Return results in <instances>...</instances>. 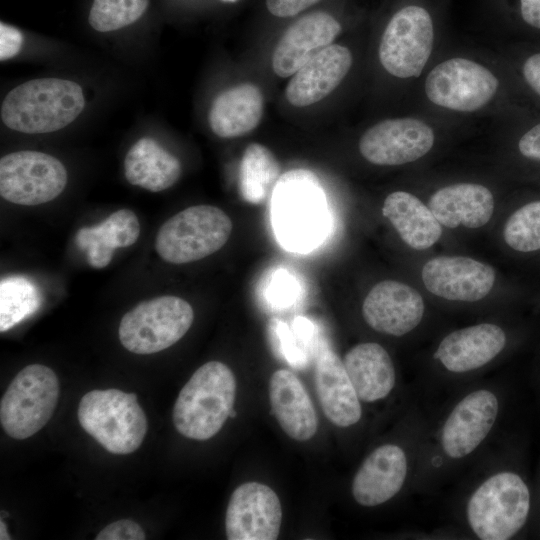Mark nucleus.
I'll return each mask as SVG.
<instances>
[{
    "label": "nucleus",
    "mask_w": 540,
    "mask_h": 540,
    "mask_svg": "<svg viewBox=\"0 0 540 540\" xmlns=\"http://www.w3.org/2000/svg\"><path fill=\"white\" fill-rule=\"evenodd\" d=\"M518 147L523 156L540 160V123L520 138Z\"/></svg>",
    "instance_id": "nucleus-36"
},
{
    "label": "nucleus",
    "mask_w": 540,
    "mask_h": 540,
    "mask_svg": "<svg viewBox=\"0 0 540 540\" xmlns=\"http://www.w3.org/2000/svg\"><path fill=\"white\" fill-rule=\"evenodd\" d=\"M382 214L411 248L424 250L434 245L442 234L441 225L430 210L416 196L395 191L389 194Z\"/></svg>",
    "instance_id": "nucleus-27"
},
{
    "label": "nucleus",
    "mask_w": 540,
    "mask_h": 540,
    "mask_svg": "<svg viewBox=\"0 0 540 540\" xmlns=\"http://www.w3.org/2000/svg\"><path fill=\"white\" fill-rule=\"evenodd\" d=\"M523 74L528 85L540 95V53L530 56L525 61Z\"/></svg>",
    "instance_id": "nucleus-37"
},
{
    "label": "nucleus",
    "mask_w": 540,
    "mask_h": 540,
    "mask_svg": "<svg viewBox=\"0 0 540 540\" xmlns=\"http://www.w3.org/2000/svg\"><path fill=\"white\" fill-rule=\"evenodd\" d=\"M236 378L226 364L200 366L179 392L172 419L177 431L190 439L208 440L230 417L236 397Z\"/></svg>",
    "instance_id": "nucleus-2"
},
{
    "label": "nucleus",
    "mask_w": 540,
    "mask_h": 540,
    "mask_svg": "<svg viewBox=\"0 0 540 540\" xmlns=\"http://www.w3.org/2000/svg\"><path fill=\"white\" fill-rule=\"evenodd\" d=\"M276 231L294 248L307 247L325 226V199L316 175L305 169L282 174L272 194Z\"/></svg>",
    "instance_id": "nucleus-5"
},
{
    "label": "nucleus",
    "mask_w": 540,
    "mask_h": 540,
    "mask_svg": "<svg viewBox=\"0 0 540 540\" xmlns=\"http://www.w3.org/2000/svg\"><path fill=\"white\" fill-rule=\"evenodd\" d=\"M365 322L375 331L403 336L415 329L424 315V301L407 284L384 280L372 287L362 305Z\"/></svg>",
    "instance_id": "nucleus-16"
},
{
    "label": "nucleus",
    "mask_w": 540,
    "mask_h": 540,
    "mask_svg": "<svg viewBox=\"0 0 540 540\" xmlns=\"http://www.w3.org/2000/svg\"><path fill=\"white\" fill-rule=\"evenodd\" d=\"M433 24L429 13L416 5L397 11L379 45L384 69L398 78L418 77L432 51Z\"/></svg>",
    "instance_id": "nucleus-10"
},
{
    "label": "nucleus",
    "mask_w": 540,
    "mask_h": 540,
    "mask_svg": "<svg viewBox=\"0 0 540 540\" xmlns=\"http://www.w3.org/2000/svg\"><path fill=\"white\" fill-rule=\"evenodd\" d=\"M409 472L407 451L395 443L375 448L362 462L351 486L354 500L374 507L395 497L405 485Z\"/></svg>",
    "instance_id": "nucleus-17"
},
{
    "label": "nucleus",
    "mask_w": 540,
    "mask_h": 540,
    "mask_svg": "<svg viewBox=\"0 0 540 540\" xmlns=\"http://www.w3.org/2000/svg\"><path fill=\"white\" fill-rule=\"evenodd\" d=\"M149 0H93L89 24L99 32H110L136 22Z\"/></svg>",
    "instance_id": "nucleus-32"
},
{
    "label": "nucleus",
    "mask_w": 540,
    "mask_h": 540,
    "mask_svg": "<svg viewBox=\"0 0 540 540\" xmlns=\"http://www.w3.org/2000/svg\"><path fill=\"white\" fill-rule=\"evenodd\" d=\"M351 65L348 48L338 44L327 46L293 74L285 91L287 100L297 107L322 100L341 83Z\"/></svg>",
    "instance_id": "nucleus-21"
},
{
    "label": "nucleus",
    "mask_w": 540,
    "mask_h": 540,
    "mask_svg": "<svg viewBox=\"0 0 540 540\" xmlns=\"http://www.w3.org/2000/svg\"><path fill=\"white\" fill-rule=\"evenodd\" d=\"M181 172L180 161L152 138L139 139L124 160L127 181L151 192L170 188L178 181Z\"/></svg>",
    "instance_id": "nucleus-28"
},
{
    "label": "nucleus",
    "mask_w": 540,
    "mask_h": 540,
    "mask_svg": "<svg viewBox=\"0 0 540 540\" xmlns=\"http://www.w3.org/2000/svg\"><path fill=\"white\" fill-rule=\"evenodd\" d=\"M269 400L272 413L291 439L307 441L316 434L318 418L314 405L294 373L279 369L271 375Z\"/></svg>",
    "instance_id": "nucleus-22"
},
{
    "label": "nucleus",
    "mask_w": 540,
    "mask_h": 540,
    "mask_svg": "<svg viewBox=\"0 0 540 540\" xmlns=\"http://www.w3.org/2000/svg\"><path fill=\"white\" fill-rule=\"evenodd\" d=\"M280 176V164L270 149L260 143H251L245 148L239 173L244 201L254 205L267 201Z\"/></svg>",
    "instance_id": "nucleus-29"
},
{
    "label": "nucleus",
    "mask_w": 540,
    "mask_h": 540,
    "mask_svg": "<svg viewBox=\"0 0 540 540\" xmlns=\"http://www.w3.org/2000/svg\"><path fill=\"white\" fill-rule=\"evenodd\" d=\"M85 99L75 82L59 78L30 80L12 89L1 106V119L8 128L28 134L49 133L73 122Z\"/></svg>",
    "instance_id": "nucleus-1"
},
{
    "label": "nucleus",
    "mask_w": 540,
    "mask_h": 540,
    "mask_svg": "<svg viewBox=\"0 0 540 540\" xmlns=\"http://www.w3.org/2000/svg\"><path fill=\"white\" fill-rule=\"evenodd\" d=\"M434 143V132L414 118L386 119L370 127L359 141V151L376 165H402L428 153Z\"/></svg>",
    "instance_id": "nucleus-14"
},
{
    "label": "nucleus",
    "mask_w": 540,
    "mask_h": 540,
    "mask_svg": "<svg viewBox=\"0 0 540 540\" xmlns=\"http://www.w3.org/2000/svg\"><path fill=\"white\" fill-rule=\"evenodd\" d=\"M506 345L501 327L481 323L455 330L439 343L433 358L449 373L466 374L495 359Z\"/></svg>",
    "instance_id": "nucleus-18"
},
{
    "label": "nucleus",
    "mask_w": 540,
    "mask_h": 540,
    "mask_svg": "<svg viewBox=\"0 0 540 540\" xmlns=\"http://www.w3.org/2000/svg\"><path fill=\"white\" fill-rule=\"evenodd\" d=\"M232 228L230 217L220 208L207 204L190 206L161 225L155 249L171 264L198 261L220 250Z\"/></svg>",
    "instance_id": "nucleus-6"
},
{
    "label": "nucleus",
    "mask_w": 540,
    "mask_h": 540,
    "mask_svg": "<svg viewBox=\"0 0 540 540\" xmlns=\"http://www.w3.org/2000/svg\"><path fill=\"white\" fill-rule=\"evenodd\" d=\"M498 80L486 67L468 59L452 58L436 65L425 81L428 99L441 107L472 112L496 94Z\"/></svg>",
    "instance_id": "nucleus-12"
},
{
    "label": "nucleus",
    "mask_w": 540,
    "mask_h": 540,
    "mask_svg": "<svg viewBox=\"0 0 540 540\" xmlns=\"http://www.w3.org/2000/svg\"><path fill=\"white\" fill-rule=\"evenodd\" d=\"M422 280L429 292L452 301L475 302L491 291L494 269L462 256L435 257L423 266Z\"/></svg>",
    "instance_id": "nucleus-15"
},
{
    "label": "nucleus",
    "mask_w": 540,
    "mask_h": 540,
    "mask_svg": "<svg viewBox=\"0 0 540 540\" xmlns=\"http://www.w3.org/2000/svg\"><path fill=\"white\" fill-rule=\"evenodd\" d=\"M145 538L141 526L129 519L112 522L95 537L96 540H144Z\"/></svg>",
    "instance_id": "nucleus-33"
},
{
    "label": "nucleus",
    "mask_w": 540,
    "mask_h": 540,
    "mask_svg": "<svg viewBox=\"0 0 540 540\" xmlns=\"http://www.w3.org/2000/svg\"><path fill=\"white\" fill-rule=\"evenodd\" d=\"M235 415H236V412H235L234 410H232L231 413H230V417H231V418H234Z\"/></svg>",
    "instance_id": "nucleus-40"
},
{
    "label": "nucleus",
    "mask_w": 540,
    "mask_h": 540,
    "mask_svg": "<svg viewBox=\"0 0 540 540\" xmlns=\"http://www.w3.org/2000/svg\"><path fill=\"white\" fill-rule=\"evenodd\" d=\"M314 382L322 411L332 424L347 428L360 421L361 401L343 361L326 345L317 355Z\"/></svg>",
    "instance_id": "nucleus-20"
},
{
    "label": "nucleus",
    "mask_w": 540,
    "mask_h": 540,
    "mask_svg": "<svg viewBox=\"0 0 540 540\" xmlns=\"http://www.w3.org/2000/svg\"><path fill=\"white\" fill-rule=\"evenodd\" d=\"M520 2L524 21L540 29V0H520Z\"/></svg>",
    "instance_id": "nucleus-38"
},
{
    "label": "nucleus",
    "mask_w": 540,
    "mask_h": 540,
    "mask_svg": "<svg viewBox=\"0 0 540 540\" xmlns=\"http://www.w3.org/2000/svg\"><path fill=\"white\" fill-rule=\"evenodd\" d=\"M21 32L4 22L0 23V60H8L16 56L22 46Z\"/></svg>",
    "instance_id": "nucleus-34"
},
{
    "label": "nucleus",
    "mask_w": 540,
    "mask_h": 540,
    "mask_svg": "<svg viewBox=\"0 0 540 540\" xmlns=\"http://www.w3.org/2000/svg\"><path fill=\"white\" fill-rule=\"evenodd\" d=\"M0 331L12 328L32 314L40 300L36 287L23 277H9L0 287Z\"/></svg>",
    "instance_id": "nucleus-30"
},
{
    "label": "nucleus",
    "mask_w": 540,
    "mask_h": 540,
    "mask_svg": "<svg viewBox=\"0 0 540 540\" xmlns=\"http://www.w3.org/2000/svg\"><path fill=\"white\" fill-rule=\"evenodd\" d=\"M281 523V503L269 486L246 482L231 494L225 517L227 539L275 540Z\"/></svg>",
    "instance_id": "nucleus-13"
},
{
    "label": "nucleus",
    "mask_w": 540,
    "mask_h": 540,
    "mask_svg": "<svg viewBox=\"0 0 540 540\" xmlns=\"http://www.w3.org/2000/svg\"><path fill=\"white\" fill-rule=\"evenodd\" d=\"M139 234L136 214L129 209H120L98 225L80 228L75 241L87 252L90 266L101 269L110 263L117 248L133 245Z\"/></svg>",
    "instance_id": "nucleus-26"
},
{
    "label": "nucleus",
    "mask_w": 540,
    "mask_h": 540,
    "mask_svg": "<svg viewBox=\"0 0 540 540\" xmlns=\"http://www.w3.org/2000/svg\"><path fill=\"white\" fill-rule=\"evenodd\" d=\"M320 0H266L268 11L277 17H291Z\"/></svg>",
    "instance_id": "nucleus-35"
},
{
    "label": "nucleus",
    "mask_w": 540,
    "mask_h": 540,
    "mask_svg": "<svg viewBox=\"0 0 540 540\" xmlns=\"http://www.w3.org/2000/svg\"><path fill=\"white\" fill-rule=\"evenodd\" d=\"M194 320L186 300L165 295L137 304L121 319L118 336L128 351L147 355L165 350L178 342Z\"/></svg>",
    "instance_id": "nucleus-8"
},
{
    "label": "nucleus",
    "mask_w": 540,
    "mask_h": 540,
    "mask_svg": "<svg viewBox=\"0 0 540 540\" xmlns=\"http://www.w3.org/2000/svg\"><path fill=\"white\" fill-rule=\"evenodd\" d=\"M503 237L516 251L540 250V201L530 202L511 214L505 223Z\"/></svg>",
    "instance_id": "nucleus-31"
},
{
    "label": "nucleus",
    "mask_w": 540,
    "mask_h": 540,
    "mask_svg": "<svg viewBox=\"0 0 540 540\" xmlns=\"http://www.w3.org/2000/svg\"><path fill=\"white\" fill-rule=\"evenodd\" d=\"M339 22L322 11L309 13L295 21L278 41L272 68L280 77L293 75L308 60L331 45L340 33Z\"/></svg>",
    "instance_id": "nucleus-19"
},
{
    "label": "nucleus",
    "mask_w": 540,
    "mask_h": 540,
    "mask_svg": "<svg viewBox=\"0 0 540 540\" xmlns=\"http://www.w3.org/2000/svg\"><path fill=\"white\" fill-rule=\"evenodd\" d=\"M343 364L360 401L385 399L396 385V371L389 353L380 344L364 342L353 346Z\"/></svg>",
    "instance_id": "nucleus-23"
},
{
    "label": "nucleus",
    "mask_w": 540,
    "mask_h": 540,
    "mask_svg": "<svg viewBox=\"0 0 540 540\" xmlns=\"http://www.w3.org/2000/svg\"><path fill=\"white\" fill-rule=\"evenodd\" d=\"M428 207L438 222L448 228L464 225L479 228L492 217L494 199L490 190L474 183H459L437 190Z\"/></svg>",
    "instance_id": "nucleus-24"
},
{
    "label": "nucleus",
    "mask_w": 540,
    "mask_h": 540,
    "mask_svg": "<svg viewBox=\"0 0 540 540\" xmlns=\"http://www.w3.org/2000/svg\"><path fill=\"white\" fill-rule=\"evenodd\" d=\"M499 409L492 389L477 388L462 396L440 426L437 442L442 455L457 461L476 451L494 428Z\"/></svg>",
    "instance_id": "nucleus-11"
},
{
    "label": "nucleus",
    "mask_w": 540,
    "mask_h": 540,
    "mask_svg": "<svg viewBox=\"0 0 540 540\" xmlns=\"http://www.w3.org/2000/svg\"><path fill=\"white\" fill-rule=\"evenodd\" d=\"M67 184L64 165L49 154L23 150L0 160V195L24 206L47 203L59 196Z\"/></svg>",
    "instance_id": "nucleus-9"
},
{
    "label": "nucleus",
    "mask_w": 540,
    "mask_h": 540,
    "mask_svg": "<svg viewBox=\"0 0 540 540\" xmlns=\"http://www.w3.org/2000/svg\"><path fill=\"white\" fill-rule=\"evenodd\" d=\"M58 398L59 380L55 372L41 364L26 366L1 398L2 428L13 439L31 437L51 419Z\"/></svg>",
    "instance_id": "nucleus-7"
},
{
    "label": "nucleus",
    "mask_w": 540,
    "mask_h": 540,
    "mask_svg": "<svg viewBox=\"0 0 540 540\" xmlns=\"http://www.w3.org/2000/svg\"><path fill=\"white\" fill-rule=\"evenodd\" d=\"M81 427L113 454H130L142 444L147 418L134 393L118 389L92 390L80 400Z\"/></svg>",
    "instance_id": "nucleus-4"
},
{
    "label": "nucleus",
    "mask_w": 540,
    "mask_h": 540,
    "mask_svg": "<svg viewBox=\"0 0 540 540\" xmlns=\"http://www.w3.org/2000/svg\"><path fill=\"white\" fill-rule=\"evenodd\" d=\"M530 492L515 472L490 474L470 494L465 517L472 533L481 540H507L526 523Z\"/></svg>",
    "instance_id": "nucleus-3"
},
{
    "label": "nucleus",
    "mask_w": 540,
    "mask_h": 540,
    "mask_svg": "<svg viewBox=\"0 0 540 540\" xmlns=\"http://www.w3.org/2000/svg\"><path fill=\"white\" fill-rule=\"evenodd\" d=\"M0 539L1 540H8L10 539L8 533H7V528H6V525L3 521V519L1 518V521H0Z\"/></svg>",
    "instance_id": "nucleus-39"
},
{
    "label": "nucleus",
    "mask_w": 540,
    "mask_h": 540,
    "mask_svg": "<svg viewBox=\"0 0 540 540\" xmlns=\"http://www.w3.org/2000/svg\"><path fill=\"white\" fill-rule=\"evenodd\" d=\"M263 114V95L252 83H243L220 93L213 101L208 121L221 138L243 136L257 127Z\"/></svg>",
    "instance_id": "nucleus-25"
}]
</instances>
